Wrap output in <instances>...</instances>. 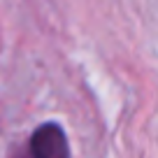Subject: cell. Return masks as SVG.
Returning <instances> with one entry per match:
<instances>
[{"label": "cell", "instance_id": "obj_1", "mask_svg": "<svg viewBox=\"0 0 158 158\" xmlns=\"http://www.w3.org/2000/svg\"><path fill=\"white\" fill-rule=\"evenodd\" d=\"M33 158H70L65 130L58 123H42L30 137Z\"/></svg>", "mask_w": 158, "mask_h": 158}]
</instances>
